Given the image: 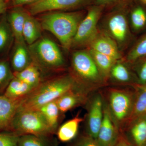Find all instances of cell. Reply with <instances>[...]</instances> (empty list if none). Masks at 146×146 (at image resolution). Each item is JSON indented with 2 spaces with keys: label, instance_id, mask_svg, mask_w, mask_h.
<instances>
[{
  "label": "cell",
  "instance_id": "cell-4",
  "mask_svg": "<svg viewBox=\"0 0 146 146\" xmlns=\"http://www.w3.org/2000/svg\"><path fill=\"white\" fill-rule=\"evenodd\" d=\"M135 98V89L133 91L117 89L109 91L107 106L118 129L128 122L133 111Z\"/></svg>",
  "mask_w": 146,
  "mask_h": 146
},
{
  "label": "cell",
  "instance_id": "cell-39",
  "mask_svg": "<svg viewBox=\"0 0 146 146\" xmlns=\"http://www.w3.org/2000/svg\"><path fill=\"white\" fill-rule=\"evenodd\" d=\"M145 146H146V144Z\"/></svg>",
  "mask_w": 146,
  "mask_h": 146
},
{
  "label": "cell",
  "instance_id": "cell-21",
  "mask_svg": "<svg viewBox=\"0 0 146 146\" xmlns=\"http://www.w3.org/2000/svg\"><path fill=\"white\" fill-rule=\"evenodd\" d=\"M82 121L83 119L77 116L64 123L58 131V139L63 142L72 140L77 135L79 125Z\"/></svg>",
  "mask_w": 146,
  "mask_h": 146
},
{
  "label": "cell",
  "instance_id": "cell-18",
  "mask_svg": "<svg viewBox=\"0 0 146 146\" xmlns=\"http://www.w3.org/2000/svg\"><path fill=\"white\" fill-rule=\"evenodd\" d=\"M135 98L133 111L129 122L138 118L146 117V84H136L134 87Z\"/></svg>",
  "mask_w": 146,
  "mask_h": 146
},
{
  "label": "cell",
  "instance_id": "cell-26",
  "mask_svg": "<svg viewBox=\"0 0 146 146\" xmlns=\"http://www.w3.org/2000/svg\"><path fill=\"white\" fill-rule=\"evenodd\" d=\"M13 37L7 19L3 18L0 21V52L5 50Z\"/></svg>",
  "mask_w": 146,
  "mask_h": 146
},
{
  "label": "cell",
  "instance_id": "cell-14",
  "mask_svg": "<svg viewBox=\"0 0 146 146\" xmlns=\"http://www.w3.org/2000/svg\"><path fill=\"white\" fill-rule=\"evenodd\" d=\"M29 13L23 9L16 7L9 14L7 20L16 43L26 44L23 36V29Z\"/></svg>",
  "mask_w": 146,
  "mask_h": 146
},
{
  "label": "cell",
  "instance_id": "cell-35",
  "mask_svg": "<svg viewBox=\"0 0 146 146\" xmlns=\"http://www.w3.org/2000/svg\"><path fill=\"white\" fill-rule=\"evenodd\" d=\"M117 1V0H95V1L97 5L102 6L110 4Z\"/></svg>",
  "mask_w": 146,
  "mask_h": 146
},
{
  "label": "cell",
  "instance_id": "cell-11",
  "mask_svg": "<svg viewBox=\"0 0 146 146\" xmlns=\"http://www.w3.org/2000/svg\"><path fill=\"white\" fill-rule=\"evenodd\" d=\"M21 99L0 96V129L10 127L12 120L21 104Z\"/></svg>",
  "mask_w": 146,
  "mask_h": 146
},
{
  "label": "cell",
  "instance_id": "cell-28",
  "mask_svg": "<svg viewBox=\"0 0 146 146\" xmlns=\"http://www.w3.org/2000/svg\"><path fill=\"white\" fill-rule=\"evenodd\" d=\"M146 56V36L141 39L128 55V60L135 61Z\"/></svg>",
  "mask_w": 146,
  "mask_h": 146
},
{
  "label": "cell",
  "instance_id": "cell-9",
  "mask_svg": "<svg viewBox=\"0 0 146 146\" xmlns=\"http://www.w3.org/2000/svg\"><path fill=\"white\" fill-rule=\"evenodd\" d=\"M86 0H39L29 6V13L36 15L45 12L63 10L80 5Z\"/></svg>",
  "mask_w": 146,
  "mask_h": 146
},
{
  "label": "cell",
  "instance_id": "cell-10",
  "mask_svg": "<svg viewBox=\"0 0 146 146\" xmlns=\"http://www.w3.org/2000/svg\"><path fill=\"white\" fill-rule=\"evenodd\" d=\"M102 98L99 94L94 96L89 106L87 119V127L89 136L96 139L102 125L104 115Z\"/></svg>",
  "mask_w": 146,
  "mask_h": 146
},
{
  "label": "cell",
  "instance_id": "cell-1",
  "mask_svg": "<svg viewBox=\"0 0 146 146\" xmlns=\"http://www.w3.org/2000/svg\"><path fill=\"white\" fill-rule=\"evenodd\" d=\"M75 84L74 80L68 76L53 79L40 84L28 95L22 98L18 110L38 109L74 89Z\"/></svg>",
  "mask_w": 146,
  "mask_h": 146
},
{
  "label": "cell",
  "instance_id": "cell-33",
  "mask_svg": "<svg viewBox=\"0 0 146 146\" xmlns=\"http://www.w3.org/2000/svg\"><path fill=\"white\" fill-rule=\"evenodd\" d=\"M78 146H101L94 138L89 137L84 138Z\"/></svg>",
  "mask_w": 146,
  "mask_h": 146
},
{
  "label": "cell",
  "instance_id": "cell-40",
  "mask_svg": "<svg viewBox=\"0 0 146 146\" xmlns=\"http://www.w3.org/2000/svg\"></svg>",
  "mask_w": 146,
  "mask_h": 146
},
{
  "label": "cell",
  "instance_id": "cell-34",
  "mask_svg": "<svg viewBox=\"0 0 146 146\" xmlns=\"http://www.w3.org/2000/svg\"><path fill=\"white\" fill-rule=\"evenodd\" d=\"M39 0H13L12 4L16 7H20L25 5H31Z\"/></svg>",
  "mask_w": 146,
  "mask_h": 146
},
{
  "label": "cell",
  "instance_id": "cell-2",
  "mask_svg": "<svg viewBox=\"0 0 146 146\" xmlns=\"http://www.w3.org/2000/svg\"><path fill=\"white\" fill-rule=\"evenodd\" d=\"M82 20L79 13L53 12L43 15L40 23L42 29L52 33L63 46L68 49L72 46Z\"/></svg>",
  "mask_w": 146,
  "mask_h": 146
},
{
  "label": "cell",
  "instance_id": "cell-30",
  "mask_svg": "<svg viewBox=\"0 0 146 146\" xmlns=\"http://www.w3.org/2000/svg\"><path fill=\"white\" fill-rule=\"evenodd\" d=\"M13 74L11 71L8 62L6 61L0 62V88L9 83L14 78Z\"/></svg>",
  "mask_w": 146,
  "mask_h": 146
},
{
  "label": "cell",
  "instance_id": "cell-23",
  "mask_svg": "<svg viewBox=\"0 0 146 146\" xmlns=\"http://www.w3.org/2000/svg\"><path fill=\"white\" fill-rule=\"evenodd\" d=\"M13 75L15 77L35 88L40 84L41 77L39 69L32 63L23 70L15 72Z\"/></svg>",
  "mask_w": 146,
  "mask_h": 146
},
{
  "label": "cell",
  "instance_id": "cell-22",
  "mask_svg": "<svg viewBox=\"0 0 146 146\" xmlns=\"http://www.w3.org/2000/svg\"><path fill=\"white\" fill-rule=\"evenodd\" d=\"M89 52L103 77L110 75V71L117 60L111 56L91 49Z\"/></svg>",
  "mask_w": 146,
  "mask_h": 146
},
{
  "label": "cell",
  "instance_id": "cell-6",
  "mask_svg": "<svg viewBox=\"0 0 146 146\" xmlns=\"http://www.w3.org/2000/svg\"><path fill=\"white\" fill-rule=\"evenodd\" d=\"M74 70L82 80L90 83H100L103 77L89 52L78 51L73 54Z\"/></svg>",
  "mask_w": 146,
  "mask_h": 146
},
{
  "label": "cell",
  "instance_id": "cell-36",
  "mask_svg": "<svg viewBox=\"0 0 146 146\" xmlns=\"http://www.w3.org/2000/svg\"><path fill=\"white\" fill-rule=\"evenodd\" d=\"M115 146H133L130 144L129 142H128L125 139H118V141L117 142V143L115 145Z\"/></svg>",
  "mask_w": 146,
  "mask_h": 146
},
{
  "label": "cell",
  "instance_id": "cell-24",
  "mask_svg": "<svg viewBox=\"0 0 146 146\" xmlns=\"http://www.w3.org/2000/svg\"><path fill=\"white\" fill-rule=\"evenodd\" d=\"M37 110L42 113L50 127L54 131L57 127L60 112L56 100L44 105Z\"/></svg>",
  "mask_w": 146,
  "mask_h": 146
},
{
  "label": "cell",
  "instance_id": "cell-27",
  "mask_svg": "<svg viewBox=\"0 0 146 146\" xmlns=\"http://www.w3.org/2000/svg\"><path fill=\"white\" fill-rule=\"evenodd\" d=\"M18 146H47L44 138L31 134L19 136Z\"/></svg>",
  "mask_w": 146,
  "mask_h": 146
},
{
  "label": "cell",
  "instance_id": "cell-37",
  "mask_svg": "<svg viewBox=\"0 0 146 146\" xmlns=\"http://www.w3.org/2000/svg\"><path fill=\"white\" fill-rule=\"evenodd\" d=\"M6 10V4L5 0H0V14L5 13Z\"/></svg>",
  "mask_w": 146,
  "mask_h": 146
},
{
  "label": "cell",
  "instance_id": "cell-5",
  "mask_svg": "<svg viewBox=\"0 0 146 146\" xmlns=\"http://www.w3.org/2000/svg\"><path fill=\"white\" fill-rule=\"evenodd\" d=\"M28 49L32 58L44 68L55 69L62 67L64 58L57 45L49 38H40Z\"/></svg>",
  "mask_w": 146,
  "mask_h": 146
},
{
  "label": "cell",
  "instance_id": "cell-38",
  "mask_svg": "<svg viewBox=\"0 0 146 146\" xmlns=\"http://www.w3.org/2000/svg\"><path fill=\"white\" fill-rule=\"evenodd\" d=\"M144 1H145L146 2V0H144Z\"/></svg>",
  "mask_w": 146,
  "mask_h": 146
},
{
  "label": "cell",
  "instance_id": "cell-17",
  "mask_svg": "<svg viewBox=\"0 0 146 146\" xmlns=\"http://www.w3.org/2000/svg\"><path fill=\"white\" fill-rule=\"evenodd\" d=\"M42 29L40 22L29 13L23 29V36L25 43L29 46L41 38Z\"/></svg>",
  "mask_w": 146,
  "mask_h": 146
},
{
  "label": "cell",
  "instance_id": "cell-32",
  "mask_svg": "<svg viewBox=\"0 0 146 146\" xmlns=\"http://www.w3.org/2000/svg\"><path fill=\"white\" fill-rule=\"evenodd\" d=\"M137 82L138 84H146V60L141 64L138 69Z\"/></svg>",
  "mask_w": 146,
  "mask_h": 146
},
{
  "label": "cell",
  "instance_id": "cell-19",
  "mask_svg": "<svg viewBox=\"0 0 146 146\" xmlns=\"http://www.w3.org/2000/svg\"><path fill=\"white\" fill-rule=\"evenodd\" d=\"M35 88L14 77L9 83L4 95L11 98L21 99L28 95Z\"/></svg>",
  "mask_w": 146,
  "mask_h": 146
},
{
  "label": "cell",
  "instance_id": "cell-8",
  "mask_svg": "<svg viewBox=\"0 0 146 146\" xmlns=\"http://www.w3.org/2000/svg\"><path fill=\"white\" fill-rule=\"evenodd\" d=\"M118 129L107 105H104L103 121L96 140L101 146H115L119 139Z\"/></svg>",
  "mask_w": 146,
  "mask_h": 146
},
{
  "label": "cell",
  "instance_id": "cell-12",
  "mask_svg": "<svg viewBox=\"0 0 146 146\" xmlns=\"http://www.w3.org/2000/svg\"><path fill=\"white\" fill-rule=\"evenodd\" d=\"M107 27L111 36L119 43H123L128 35V25L125 15L117 12L112 14L108 19Z\"/></svg>",
  "mask_w": 146,
  "mask_h": 146
},
{
  "label": "cell",
  "instance_id": "cell-13",
  "mask_svg": "<svg viewBox=\"0 0 146 146\" xmlns=\"http://www.w3.org/2000/svg\"><path fill=\"white\" fill-rule=\"evenodd\" d=\"M91 49L111 56L117 60L120 54L114 39L106 35L98 34L89 44Z\"/></svg>",
  "mask_w": 146,
  "mask_h": 146
},
{
  "label": "cell",
  "instance_id": "cell-7",
  "mask_svg": "<svg viewBox=\"0 0 146 146\" xmlns=\"http://www.w3.org/2000/svg\"><path fill=\"white\" fill-rule=\"evenodd\" d=\"M102 6L90 9L79 25L72 46H81L90 44L98 34L97 25L102 11Z\"/></svg>",
  "mask_w": 146,
  "mask_h": 146
},
{
  "label": "cell",
  "instance_id": "cell-29",
  "mask_svg": "<svg viewBox=\"0 0 146 146\" xmlns=\"http://www.w3.org/2000/svg\"><path fill=\"white\" fill-rule=\"evenodd\" d=\"M131 21L132 26L136 29H140L146 23V14L143 9L137 7L132 11L131 14Z\"/></svg>",
  "mask_w": 146,
  "mask_h": 146
},
{
  "label": "cell",
  "instance_id": "cell-15",
  "mask_svg": "<svg viewBox=\"0 0 146 146\" xmlns=\"http://www.w3.org/2000/svg\"><path fill=\"white\" fill-rule=\"evenodd\" d=\"M86 100L85 92L73 89L59 97L56 102L60 112L64 113L82 104Z\"/></svg>",
  "mask_w": 146,
  "mask_h": 146
},
{
  "label": "cell",
  "instance_id": "cell-20",
  "mask_svg": "<svg viewBox=\"0 0 146 146\" xmlns=\"http://www.w3.org/2000/svg\"><path fill=\"white\" fill-rule=\"evenodd\" d=\"M131 135L136 146H145L146 117L138 118L128 123Z\"/></svg>",
  "mask_w": 146,
  "mask_h": 146
},
{
  "label": "cell",
  "instance_id": "cell-31",
  "mask_svg": "<svg viewBox=\"0 0 146 146\" xmlns=\"http://www.w3.org/2000/svg\"><path fill=\"white\" fill-rule=\"evenodd\" d=\"M19 136L15 133H0V146H18Z\"/></svg>",
  "mask_w": 146,
  "mask_h": 146
},
{
  "label": "cell",
  "instance_id": "cell-16",
  "mask_svg": "<svg viewBox=\"0 0 146 146\" xmlns=\"http://www.w3.org/2000/svg\"><path fill=\"white\" fill-rule=\"evenodd\" d=\"M32 58L26 44L16 43L11 57V65L15 72H19L32 64Z\"/></svg>",
  "mask_w": 146,
  "mask_h": 146
},
{
  "label": "cell",
  "instance_id": "cell-3",
  "mask_svg": "<svg viewBox=\"0 0 146 146\" xmlns=\"http://www.w3.org/2000/svg\"><path fill=\"white\" fill-rule=\"evenodd\" d=\"M10 127L20 136L31 134L44 138L54 132L38 110H18Z\"/></svg>",
  "mask_w": 146,
  "mask_h": 146
},
{
  "label": "cell",
  "instance_id": "cell-25",
  "mask_svg": "<svg viewBox=\"0 0 146 146\" xmlns=\"http://www.w3.org/2000/svg\"><path fill=\"white\" fill-rule=\"evenodd\" d=\"M112 78L118 82L127 83L132 79L131 75L127 67L123 64L117 63L114 64L110 71Z\"/></svg>",
  "mask_w": 146,
  "mask_h": 146
}]
</instances>
